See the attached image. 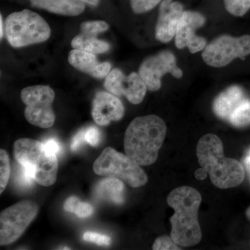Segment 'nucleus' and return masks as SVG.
Wrapping results in <instances>:
<instances>
[{
    "mask_svg": "<svg viewBox=\"0 0 250 250\" xmlns=\"http://www.w3.org/2000/svg\"><path fill=\"white\" fill-rule=\"evenodd\" d=\"M225 9L234 16H244L250 9V0H224Z\"/></svg>",
    "mask_w": 250,
    "mask_h": 250,
    "instance_id": "4be33fe9",
    "label": "nucleus"
},
{
    "mask_svg": "<svg viewBox=\"0 0 250 250\" xmlns=\"http://www.w3.org/2000/svg\"><path fill=\"white\" fill-rule=\"evenodd\" d=\"M152 248L154 250H181L171 237L166 236L159 237L154 242Z\"/></svg>",
    "mask_w": 250,
    "mask_h": 250,
    "instance_id": "bb28decb",
    "label": "nucleus"
},
{
    "mask_svg": "<svg viewBox=\"0 0 250 250\" xmlns=\"http://www.w3.org/2000/svg\"><path fill=\"white\" fill-rule=\"evenodd\" d=\"M246 215L248 218L250 220V207L248 208V210H247Z\"/></svg>",
    "mask_w": 250,
    "mask_h": 250,
    "instance_id": "c9c22d12",
    "label": "nucleus"
},
{
    "mask_svg": "<svg viewBox=\"0 0 250 250\" xmlns=\"http://www.w3.org/2000/svg\"><path fill=\"white\" fill-rule=\"evenodd\" d=\"M43 144L47 150L53 153L56 155L59 154L62 150V146H61L60 143L54 138L46 140L45 142H43Z\"/></svg>",
    "mask_w": 250,
    "mask_h": 250,
    "instance_id": "7c9ffc66",
    "label": "nucleus"
},
{
    "mask_svg": "<svg viewBox=\"0 0 250 250\" xmlns=\"http://www.w3.org/2000/svg\"><path fill=\"white\" fill-rule=\"evenodd\" d=\"M19 166L20 168L16 171V182L20 187L24 188L31 187L35 181L28 174L27 171L23 168L22 166L20 164Z\"/></svg>",
    "mask_w": 250,
    "mask_h": 250,
    "instance_id": "cd10ccee",
    "label": "nucleus"
},
{
    "mask_svg": "<svg viewBox=\"0 0 250 250\" xmlns=\"http://www.w3.org/2000/svg\"><path fill=\"white\" fill-rule=\"evenodd\" d=\"M246 98L244 91L241 87L233 85L224 90L215 99L213 111L219 118L228 121L233 110Z\"/></svg>",
    "mask_w": 250,
    "mask_h": 250,
    "instance_id": "dca6fc26",
    "label": "nucleus"
},
{
    "mask_svg": "<svg viewBox=\"0 0 250 250\" xmlns=\"http://www.w3.org/2000/svg\"><path fill=\"white\" fill-rule=\"evenodd\" d=\"M205 18L195 11H184L175 34V45L178 49L188 47L191 53L202 51L207 46V41L196 35L195 31L205 25Z\"/></svg>",
    "mask_w": 250,
    "mask_h": 250,
    "instance_id": "f8f14e48",
    "label": "nucleus"
},
{
    "mask_svg": "<svg viewBox=\"0 0 250 250\" xmlns=\"http://www.w3.org/2000/svg\"><path fill=\"white\" fill-rule=\"evenodd\" d=\"M14 156L36 182L43 187L57 181V155L47 150L43 143L30 139H18L14 145Z\"/></svg>",
    "mask_w": 250,
    "mask_h": 250,
    "instance_id": "20e7f679",
    "label": "nucleus"
},
{
    "mask_svg": "<svg viewBox=\"0 0 250 250\" xmlns=\"http://www.w3.org/2000/svg\"><path fill=\"white\" fill-rule=\"evenodd\" d=\"M10 177L9 155L4 149H0V193L6 188Z\"/></svg>",
    "mask_w": 250,
    "mask_h": 250,
    "instance_id": "5701e85b",
    "label": "nucleus"
},
{
    "mask_svg": "<svg viewBox=\"0 0 250 250\" xmlns=\"http://www.w3.org/2000/svg\"><path fill=\"white\" fill-rule=\"evenodd\" d=\"M244 164L246 166L247 170H250V149L247 153L246 157L244 159Z\"/></svg>",
    "mask_w": 250,
    "mask_h": 250,
    "instance_id": "473e14b6",
    "label": "nucleus"
},
{
    "mask_svg": "<svg viewBox=\"0 0 250 250\" xmlns=\"http://www.w3.org/2000/svg\"><path fill=\"white\" fill-rule=\"evenodd\" d=\"M201 202L200 192L192 187H178L169 193L167 205L174 210L170 219V237L179 246H195L201 241L202 231L197 215Z\"/></svg>",
    "mask_w": 250,
    "mask_h": 250,
    "instance_id": "f257e3e1",
    "label": "nucleus"
},
{
    "mask_svg": "<svg viewBox=\"0 0 250 250\" xmlns=\"http://www.w3.org/2000/svg\"><path fill=\"white\" fill-rule=\"evenodd\" d=\"M93 171L98 175L121 179L133 188L143 187L147 182V174L139 164L111 147L105 148L94 162Z\"/></svg>",
    "mask_w": 250,
    "mask_h": 250,
    "instance_id": "423d86ee",
    "label": "nucleus"
},
{
    "mask_svg": "<svg viewBox=\"0 0 250 250\" xmlns=\"http://www.w3.org/2000/svg\"><path fill=\"white\" fill-rule=\"evenodd\" d=\"M83 2H86L93 6H97L99 4V0H80Z\"/></svg>",
    "mask_w": 250,
    "mask_h": 250,
    "instance_id": "72a5a7b5",
    "label": "nucleus"
},
{
    "mask_svg": "<svg viewBox=\"0 0 250 250\" xmlns=\"http://www.w3.org/2000/svg\"><path fill=\"white\" fill-rule=\"evenodd\" d=\"M104 87L116 96L123 95L134 104L143 101L147 88L139 74L132 72L128 76H125L118 69L109 72L105 80Z\"/></svg>",
    "mask_w": 250,
    "mask_h": 250,
    "instance_id": "9b49d317",
    "label": "nucleus"
},
{
    "mask_svg": "<svg viewBox=\"0 0 250 250\" xmlns=\"http://www.w3.org/2000/svg\"><path fill=\"white\" fill-rule=\"evenodd\" d=\"M250 54V36L234 38L224 35L217 38L202 52L207 65L215 67L226 66L236 58L244 59Z\"/></svg>",
    "mask_w": 250,
    "mask_h": 250,
    "instance_id": "1a4fd4ad",
    "label": "nucleus"
},
{
    "mask_svg": "<svg viewBox=\"0 0 250 250\" xmlns=\"http://www.w3.org/2000/svg\"><path fill=\"white\" fill-rule=\"evenodd\" d=\"M167 73L178 79L183 76V72L177 65L175 57L169 51H164L146 59L139 69L140 76L148 89L152 91L160 89L161 78Z\"/></svg>",
    "mask_w": 250,
    "mask_h": 250,
    "instance_id": "9d476101",
    "label": "nucleus"
},
{
    "mask_svg": "<svg viewBox=\"0 0 250 250\" xmlns=\"http://www.w3.org/2000/svg\"><path fill=\"white\" fill-rule=\"evenodd\" d=\"M63 208L65 211L75 213L81 218L90 216L94 210L93 206L88 202L80 201V199L75 196L68 197L64 203Z\"/></svg>",
    "mask_w": 250,
    "mask_h": 250,
    "instance_id": "412c9836",
    "label": "nucleus"
},
{
    "mask_svg": "<svg viewBox=\"0 0 250 250\" xmlns=\"http://www.w3.org/2000/svg\"><path fill=\"white\" fill-rule=\"evenodd\" d=\"M97 198L121 205L125 202V185L121 179L108 177L99 182L94 188Z\"/></svg>",
    "mask_w": 250,
    "mask_h": 250,
    "instance_id": "f3484780",
    "label": "nucleus"
},
{
    "mask_svg": "<svg viewBox=\"0 0 250 250\" xmlns=\"http://www.w3.org/2000/svg\"><path fill=\"white\" fill-rule=\"evenodd\" d=\"M21 99L26 105L24 116L30 124L42 129L51 127L55 122L52 108L54 90L47 85L27 87L21 91Z\"/></svg>",
    "mask_w": 250,
    "mask_h": 250,
    "instance_id": "0eeeda50",
    "label": "nucleus"
},
{
    "mask_svg": "<svg viewBox=\"0 0 250 250\" xmlns=\"http://www.w3.org/2000/svg\"><path fill=\"white\" fill-rule=\"evenodd\" d=\"M166 131L165 122L159 116L149 115L135 118L125 132V153L139 166L154 164L165 139Z\"/></svg>",
    "mask_w": 250,
    "mask_h": 250,
    "instance_id": "f03ea898",
    "label": "nucleus"
},
{
    "mask_svg": "<svg viewBox=\"0 0 250 250\" xmlns=\"http://www.w3.org/2000/svg\"><path fill=\"white\" fill-rule=\"evenodd\" d=\"M161 0H131V9L136 14L147 12L159 4Z\"/></svg>",
    "mask_w": 250,
    "mask_h": 250,
    "instance_id": "b1692460",
    "label": "nucleus"
},
{
    "mask_svg": "<svg viewBox=\"0 0 250 250\" xmlns=\"http://www.w3.org/2000/svg\"><path fill=\"white\" fill-rule=\"evenodd\" d=\"M48 24L39 14L24 9L10 14L6 21V35L14 47L39 43L50 36Z\"/></svg>",
    "mask_w": 250,
    "mask_h": 250,
    "instance_id": "39448f33",
    "label": "nucleus"
},
{
    "mask_svg": "<svg viewBox=\"0 0 250 250\" xmlns=\"http://www.w3.org/2000/svg\"><path fill=\"white\" fill-rule=\"evenodd\" d=\"M108 29L107 23L100 21L85 22L82 23V25H81V30L82 31L95 34L106 31Z\"/></svg>",
    "mask_w": 250,
    "mask_h": 250,
    "instance_id": "393cba45",
    "label": "nucleus"
},
{
    "mask_svg": "<svg viewBox=\"0 0 250 250\" xmlns=\"http://www.w3.org/2000/svg\"><path fill=\"white\" fill-rule=\"evenodd\" d=\"M98 34L82 31L80 34L74 38L71 45L74 49H80L93 54H100L107 52L109 44L105 41L99 40Z\"/></svg>",
    "mask_w": 250,
    "mask_h": 250,
    "instance_id": "6ab92c4d",
    "label": "nucleus"
},
{
    "mask_svg": "<svg viewBox=\"0 0 250 250\" xmlns=\"http://www.w3.org/2000/svg\"><path fill=\"white\" fill-rule=\"evenodd\" d=\"M33 6L64 16H78L83 12L84 4L80 0H30Z\"/></svg>",
    "mask_w": 250,
    "mask_h": 250,
    "instance_id": "a211bd4d",
    "label": "nucleus"
},
{
    "mask_svg": "<svg viewBox=\"0 0 250 250\" xmlns=\"http://www.w3.org/2000/svg\"><path fill=\"white\" fill-rule=\"evenodd\" d=\"M125 108L121 100L113 94L99 92L94 98L92 116L95 123L106 126L118 121L124 116Z\"/></svg>",
    "mask_w": 250,
    "mask_h": 250,
    "instance_id": "4468645a",
    "label": "nucleus"
},
{
    "mask_svg": "<svg viewBox=\"0 0 250 250\" xmlns=\"http://www.w3.org/2000/svg\"><path fill=\"white\" fill-rule=\"evenodd\" d=\"M85 141L93 147H97L101 141V133L96 126L85 128Z\"/></svg>",
    "mask_w": 250,
    "mask_h": 250,
    "instance_id": "c85d7f7f",
    "label": "nucleus"
},
{
    "mask_svg": "<svg viewBox=\"0 0 250 250\" xmlns=\"http://www.w3.org/2000/svg\"><path fill=\"white\" fill-rule=\"evenodd\" d=\"M196 152L199 164L209 174L215 187L229 188L239 185L244 179L243 166L236 159L225 157L223 142L216 135L202 136Z\"/></svg>",
    "mask_w": 250,
    "mask_h": 250,
    "instance_id": "7ed1b4c3",
    "label": "nucleus"
},
{
    "mask_svg": "<svg viewBox=\"0 0 250 250\" xmlns=\"http://www.w3.org/2000/svg\"><path fill=\"white\" fill-rule=\"evenodd\" d=\"M228 122L236 127L250 125V99L246 98L239 104L230 115Z\"/></svg>",
    "mask_w": 250,
    "mask_h": 250,
    "instance_id": "aec40b11",
    "label": "nucleus"
},
{
    "mask_svg": "<svg viewBox=\"0 0 250 250\" xmlns=\"http://www.w3.org/2000/svg\"><path fill=\"white\" fill-rule=\"evenodd\" d=\"M248 172H249V173L250 174V170H248Z\"/></svg>",
    "mask_w": 250,
    "mask_h": 250,
    "instance_id": "e433bc0d",
    "label": "nucleus"
},
{
    "mask_svg": "<svg viewBox=\"0 0 250 250\" xmlns=\"http://www.w3.org/2000/svg\"><path fill=\"white\" fill-rule=\"evenodd\" d=\"M83 241L95 243L98 246H108L111 244V238L106 235L101 233L87 231L83 236Z\"/></svg>",
    "mask_w": 250,
    "mask_h": 250,
    "instance_id": "a878e982",
    "label": "nucleus"
},
{
    "mask_svg": "<svg viewBox=\"0 0 250 250\" xmlns=\"http://www.w3.org/2000/svg\"><path fill=\"white\" fill-rule=\"evenodd\" d=\"M183 13V6L179 1H162L156 27V38L158 41L168 42L173 39Z\"/></svg>",
    "mask_w": 250,
    "mask_h": 250,
    "instance_id": "ddd939ff",
    "label": "nucleus"
},
{
    "mask_svg": "<svg viewBox=\"0 0 250 250\" xmlns=\"http://www.w3.org/2000/svg\"><path fill=\"white\" fill-rule=\"evenodd\" d=\"M207 174H208L207 171L201 167V168L197 169L195 171V177L199 180H204V179L207 178Z\"/></svg>",
    "mask_w": 250,
    "mask_h": 250,
    "instance_id": "2f4dec72",
    "label": "nucleus"
},
{
    "mask_svg": "<svg viewBox=\"0 0 250 250\" xmlns=\"http://www.w3.org/2000/svg\"><path fill=\"white\" fill-rule=\"evenodd\" d=\"M0 26H1V29H0L1 34H0V36H1V39H2L3 36H4V25H3V19L1 16L0 17Z\"/></svg>",
    "mask_w": 250,
    "mask_h": 250,
    "instance_id": "f704fd0d",
    "label": "nucleus"
},
{
    "mask_svg": "<svg viewBox=\"0 0 250 250\" xmlns=\"http://www.w3.org/2000/svg\"><path fill=\"white\" fill-rule=\"evenodd\" d=\"M39 212V207L30 200L18 202L0 214V244L7 246L17 241Z\"/></svg>",
    "mask_w": 250,
    "mask_h": 250,
    "instance_id": "6e6552de",
    "label": "nucleus"
},
{
    "mask_svg": "<svg viewBox=\"0 0 250 250\" xmlns=\"http://www.w3.org/2000/svg\"><path fill=\"white\" fill-rule=\"evenodd\" d=\"M68 62L75 68L95 78L103 79L107 77L111 70L109 62H100L95 54L80 49H75L70 52Z\"/></svg>",
    "mask_w": 250,
    "mask_h": 250,
    "instance_id": "2eb2a0df",
    "label": "nucleus"
},
{
    "mask_svg": "<svg viewBox=\"0 0 250 250\" xmlns=\"http://www.w3.org/2000/svg\"><path fill=\"white\" fill-rule=\"evenodd\" d=\"M85 129H83L78 131L76 135L74 136L73 139H72L71 146H70L72 151L77 150L83 143L86 142L85 141Z\"/></svg>",
    "mask_w": 250,
    "mask_h": 250,
    "instance_id": "c756f323",
    "label": "nucleus"
}]
</instances>
